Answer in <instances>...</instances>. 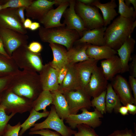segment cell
<instances>
[{
  "instance_id": "41",
  "label": "cell",
  "mask_w": 136,
  "mask_h": 136,
  "mask_svg": "<svg viewBox=\"0 0 136 136\" xmlns=\"http://www.w3.org/2000/svg\"><path fill=\"white\" fill-rule=\"evenodd\" d=\"M67 65L62 68L58 71V81L59 85L62 83L67 73Z\"/></svg>"
},
{
  "instance_id": "4",
  "label": "cell",
  "mask_w": 136,
  "mask_h": 136,
  "mask_svg": "<svg viewBox=\"0 0 136 136\" xmlns=\"http://www.w3.org/2000/svg\"><path fill=\"white\" fill-rule=\"evenodd\" d=\"M75 10L81 19L86 30L104 26L103 17L97 7L85 5L77 0Z\"/></svg>"
},
{
  "instance_id": "39",
  "label": "cell",
  "mask_w": 136,
  "mask_h": 136,
  "mask_svg": "<svg viewBox=\"0 0 136 136\" xmlns=\"http://www.w3.org/2000/svg\"><path fill=\"white\" fill-rule=\"evenodd\" d=\"M27 48L31 52L37 54L40 52L42 51L43 48L41 43L36 41H33L31 43L27 46Z\"/></svg>"
},
{
  "instance_id": "9",
  "label": "cell",
  "mask_w": 136,
  "mask_h": 136,
  "mask_svg": "<svg viewBox=\"0 0 136 136\" xmlns=\"http://www.w3.org/2000/svg\"><path fill=\"white\" fill-rule=\"evenodd\" d=\"M64 0H33L30 5L25 8V15L27 18L37 20L40 22L48 12L53 8L54 5L58 6Z\"/></svg>"
},
{
  "instance_id": "13",
  "label": "cell",
  "mask_w": 136,
  "mask_h": 136,
  "mask_svg": "<svg viewBox=\"0 0 136 136\" xmlns=\"http://www.w3.org/2000/svg\"><path fill=\"white\" fill-rule=\"evenodd\" d=\"M75 2V0H69V7L65 10L63 15L64 19L63 23L67 28L76 31L81 38L86 30L81 19L76 12Z\"/></svg>"
},
{
  "instance_id": "23",
  "label": "cell",
  "mask_w": 136,
  "mask_h": 136,
  "mask_svg": "<svg viewBox=\"0 0 136 136\" xmlns=\"http://www.w3.org/2000/svg\"><path fill=\"white\" fill-rule=\"evenodd\" d=\"M42 90L41 86L35 87L27 83H22L14 86L11 91L20 97L33 102Z\"/></svg>"
},
{
  "instance_id": "2",
  "label": "cell",
  "mask_w": 136,
  "mask_h": 136,
  "mask_svg": "<svg viewBox=\"0 0 136 136\" xmlns=\"http://www.w3.org/2000/svg\"><path fill=\"white\" fill-rule=\"evenodd\" d=\"M39 29L38 35L42 41L64 46L67 51L80 38L76 31L69 29L65 26L49 28L41 26Z\"/></svg>"
},
{
  "instance_id": "50",
  "label": "cell",
  "mask_w": 136,
  "mask_h": 136,
  "mask_svg": "<svg viewBox=\"0 0 136 136\" xmlns=\"http://www.w3.org/2000/svg\"><path fill=\"white\" fill-rule=\"evenodd\" d=\"M32 22L29 18H27L25 20L23 23L24 27L26 28H29Z\"/></svg>"
},
{
  "instance_id": "12",
  "label": "cell",
  "mask_w": 136,
  "mask_h": 136,
  "mask_svg": "<svg viewBox=\"0 0 136 136\" xmlns=\"http://www.w3.org/2000/svg\"><path fill=\"white\" fill-rule=\"evenodd\" d=\"M113 88L124 106L128 104L136 105L131 89L126 79L120 75H116L111 80Z\"/></svg>"
},
{
  "instance_id": "11",
  "label": "cell",
  "mask_w": 136,
  "mask_h": 136,
  "mask_svg": "<svg viewBox=\"0 0 136 136\" xmlns=\"http://www.w3.org/2000/svg\"><path fill=\"white\" fill-rule=\"evenodd\" d=\"M108 83L101 68L97 65L94 69L89 81L84 89L91 97L93 98L106 90Z\"/></svg>"
},
{
  "instance_id": "1",
  "label": "cell",
  "mask_w": 136,
  "mask_h": 136,
  "mask_svg": "<svg viewBox=\"0 0 136 136\" xmlns=\"http://www.w3.org/2000/svg\"><path fill=\"white\" fill-rule=\"evenodd\" d=\"M134 20L120 16L115 19L105 32L106 45L116 50L119 49L128 38L131 37V29Z\"/></svg>"
},
{
  "instance_id": "6",
  "label": "cell",
  "mask_w": 136,
  "mask_h": 136,
  "mask_svg": "<svg viewBox=\"0 0 136 136\" xmlns=\"http://www.w3.org/2000/svg\"><path fill=\"white\" fill-rule=\"evenodd\" d=\"M67 103L70 114H77L80 110L83 109L87 110L91 107V97L84 89H79L65 91L62 93Z\"/></svg>"
},
{
  "instance_id": "38",
  "label": "cell",
  "mask_w": 136,
  "mask_h": 136,
  "mask_svg": "<svg viewBox=\"0 0 136 136\" xmlns=\"http://www.w3.org/2000/svg\"><path fill=\"white\" fill-rule=\"evenodd\" d=\"M29 134L30 135L39 134L42 136H61L57 132L52 131L48 129L30 131Z\"/></svg>"
},
{
  "instance_id": "21",
  "label": "cell",
  "mask_w": 136,
  "mask_h": 136,
  "mask_svg": "<svg viewBox=\"0 0 136 136\" xmlns=\"http://www.w3.org/2000/svg\"><path fill=\"white\" fill-rule=\"evenodd\" d=\"M52 50L53 59L49 64L53 67L59 71L69 64L67 51L61 45L54 43L49 44Z\"/></svg>"
},
{
  "instance_id": "52",
  "label": "cell",
  "mask_w": 136,
  "mask_h": 136,
  "mask_svg": "<svg viewBox=\"0 0 136 136\" xmlns=\"http://www.w3.org/2000/svg\"><path fill=\"white\" fill-rule=\"evenodd\" d=\"M113 136H132V135L130 133L127 132L124 133H118L114 134Z\"/></svg>"
},
{
  "instance_id": "19",
  "label": "cell",
  "mask_w": 136,
  "mask_h": 136,
  "mask_svg": "<svg viewBox=\"0 0 136 136\" xmlns=\"http://www.w3.org/2000/svg\"><path fill=\"white\" fill-rule=\"evenodd\" d=\"M67 71L58 90L61 93L82 88L77 71L74 65H67Z\"/></svg>"
},
{
  "instance_id": "16",
  "label": "cell",
  "mask_w": 136,
  "mask_h": 136,
  "mask_svg": "<svg viewBox=\"0 0 136 136\" xmlns=\"http://www.w3.org/2000/svg\"><path fill=\"white\" fill-rule=\"evenodd\" d=\"M98 61L93 59L76 63L74 65L78 76L81 87L84 89L89 82L93 71Z\"/></svg>"
},
{
  "instance_id": "24",
  "label": "cell",
  "mask_w": 136,
  "mask_h": 136,
  "mask_svg": "<svg viewBox=\"0 0 136 136\" xmlns=\"http://www.w3.org/2000/svg\"><path fill=\"white\" fill-rule=\"evenodd\" d=\"M90 6L97 7L101 11L104 27L110 24L111 21L118 14L115 10L117 5L115 0H111L110 2L104 4L100 3L99 0H95Z\"/></svg>"
},
{
  "instance_id": "45",
  "label": "cell",
  "mask_w": 136,
  "mask_h": 136,
  "mask_svg": "<svg viewBox=\"0 0 136 136\" xmlns=\"http://www.w3.org/2000/svg\"><path fill=\"white\" fill-rule=\"evenodd\" d=\"M0 54L2 55L7 58L10 59V57L5 51L3 42L0 38Z\"/></svg>"
},
{
  "instance_id": "31",
  "label": "cell",
  "mask_w": 136,
  "mask_h": 136,
  "mask_svg": "<svg viewBox=\"0 0 136 136\" xmlns=\"http://www.w3.org/2000/svg\"><path fill=\"white\" fill-rule=\"evenodd\" d=\"M118 2V13L120 16L126 19L135 20L136 14L134 13L133 8L126 5L124 0H119Z\"/></svg>"
},
{
  "instance_id": "43",
  "label": "cell",
  "mask_w": 136,
  "mask_h": 136,
  "mask_svg": "<svg viewBox=\"0 0 136 136\" xmlns=\"http://www.w3.org/2000/svg\"><path fill=\"white\" fill-rule=\"evenodd\" d=\"M8 81L6 77L0 78V99L3 92L8 88Z\"/></svg>"
},
{
  "instance_id": "40",
  "label": "cell",
  "mask_w": 136,
  "mask_h": 136,
  "mask_svg": "<svg viewBox=\"0 0 136 136\" xmlns=\"http://www.w3.org/2000/svg\"><path fill=\"white\" fill-rule=\"evenodd\" d=\"M129 83L133 93V97L136 104V79L132 76H129L128 78Z\"/></svg>"
},
{
  "instance_id": "30",
  "label": "cell",
  "mask_w": 136,
  "mask_h": 136,
  "mask_svg": "<svg viewBox=\"0 0 136 136\" xmlns=\"http://www.w3.org/2000/svg\"><path fill=\"white\" fill-rule=\"evenodd\" d=\"M49 111L39 112L32 109L30 112V114L27 119L21 125V129L20 131L19 136H21L31 127L33 126L37 120L43 117H47Z\"/></svg>"
},
{
  "instance_id": "42",
  "label": "cell",
  "mask_w": 136,
  "mask_h": 136,
  "mask_svg": "<svg viewBox=\"0 0 136 136\" xmlns=\"http://www.w3.org/2000/svg\"><path fill=\"white\" fill-rule=\"evenodd\" d=\"M132 61L129 65V71H130L131 76L136 78V56L134 55L132 58Z\"/></svg>"
},
{
  "instance_id": "49",
  "label": "cell",
  "mask_w": 136,
  "mask_h": 136,
  "mask_svg": "<svg viewBox=\"0 0 136 136\" xmlns=\"http://www.w3.org/2000/svg\"><path fill=\"white\" fill-rule=\"evenodd\" d=\"M41 27L39 23L37 22H32L29 28L32 31H34L39 29Z\"/></svg>"
},
{
  "instance_id": "35",
  "label": "cell",
  "mask_w": 136,
  "mask_h": 136,
  "mask_svg": "<svg viewBox=\"0 0 136 136\" xmlns=\"http://www.w3.org/2000/svg\"><path fill=\"white\" fill-rule=\"evenodd\" d=\"M76 127L78 131L74 134V136H97L92 128L88 125L80 124Z\"/></svg>"
},
{
  "instance_id": "34",
  "label": "cell",
  "mask_w": 136,
  "mask_h": 136,
  "mask_svg": "<svg viewBox=\"0 0 136 136\" xmlns=\"http://www.w3.org/2000/svg\"><path fill=\"white\" fill-rule=\"evenodd\" d=\"M15 114L14 113H11L10 115H7L4 108L0 105V136H3L8 122Z\"/></svg>"
},
{
  "instance_id": "26",
  "label": "cell",
  "mask_w": 136,
  "mask_h": 136,
  "mask_svg": "<svg viewBox=\"0 0 136 136\" xmlns=\"http://www.w3.org/2000/svg\"><path fill=\"white\" fill-rule=\"evenodd\" d=\"M51 92L53 97L52 104L54 106L58 115L61 119L65 120L70 113L68 105L64 96L58 90Z\"/></svg>"
},
{
  "instance_id": "28",
  "label": "cell",
  "mask_w": 136,
  "mask_h": 136,
  "mask_svg": "<svg viewBox=\"0 0 136 136\" xmlns=\"http://www.w3.org/2000/svg\"><path fill=\"white\" fill-rule=\"evenodd\" d=\"M105 103L106 112L111 113L113 111L118 113L122 106L121 102L114 91L111 83H108L106 89Z\"/></svg>"
},
{
  "instance_id": "3",
  "label": "cell",
  "mask_w": 136,
  "mask_h": 136,
  "mask_svg": "<svg viewBox=\"0 0 136 136\" xmlns=\"http://www.w3.org/2000/svg\"><path fill=\"white\" fill-rule=\"evenodd\" d=\"M33 102L17 95L7 88L2 94L0 105L4 108L6 114H22L31 111Z\"/></svg>"
},
{
  "instance_id": "36",
  "label": "cell",
  "mask_w": 136,
  "mask_h": 136,
  "mask_svg": "<svg viewBox=\"0 0 136 136\" xmlns=\"http://www.w3.org/2000/svg\"><path fill=\"white\" fill-rule=\"evenodd\" d=\"M7 58L0 54V78L4 77L12 70L11 66L8 63Z\"/></svg>"
},
{
  "instance_id": "14",
  "label": "cell",
  "mask_w": 136,
  "mask_h": 136,
  "mask_svg": "<svg viewBox=\"0 0 136 136\" xmlns=\"http://www.w3.org/2000/svg\"><path fill=\"white\" fill-rule=\"evenodd\" d=\"M69 5V0H64L56 8L49 10L39 22L47 28L65 26L61 23L60 20Z\"/></svg>"
},
{
  "instance_id": "20",
  "label": "cell",
  "mask_w": 136,
  "mask_h": 136,
  "mask_svg": "<svg viewBox=\"0 0 136 136\" xmlns=\"http://www.w3.org/2000/svg\"><path fill=\"white\" fill-rule=\"evenodd\" d=\"M135 43L134 39L128 38L116 50L122 63L121 73L129 71V62L132 59L131 55L133 51Z\"/></svg>"
},
{
  "instance_id": "51",
  "label": "cell",
  "mask_w": 136,
  "mask_h": 136,
  "mask_svg": "<svg viewBox=\"0 0 136 136\" xmlns=\"http://www.w3.org/2000/svg\"><path fill=\"white\" fill-rule=\"evenodd\" d=\"M78 1L85 5H91L95 0H78Z\"/></svg>"
},
{
  "instance_id": "5",
  "label": "cell",
  "mask_w": 136,
  "mask_h": 136,
  "mask_svg": "<svg viewBox=\"0 0 136 136\" xmlns=\"http://www.w3.org/2000/svg\"><path fill=\"white\" fill-rule=\"evenodd\" d=\"M50 108V111L46 119L41 123L35 124L33 127L30 129V131L48 129L55 130L62 136H72L74 135L77 131L64 124V120L58 115L54 106L52 105Z\"/></svg>"
},
{
  "instance_id": "48",
  "label": "cell",
  "mask_w": 136,
  "mask_h": 136,
  "mask_svg": "<svg viewBox=\"0 0 136 136\" xmlns=\"http://www.w3.org/2000/svg\"><path fill=\"white\" fill-rule=\"evenodd\" d=\"M128 112L127 108L126 106H122L118 110V113L124 116L127 115Z\"/></svg>"
},
{
  "instance_id": "17",
  "label": "cell",
  "mask_w": 136,
  "mask_h": 136,
  "mask_svg": "<svg viewBox=\"0 0 136 136\" xmlns=\"http://www.w3.org/2000/svg\"><path fill=\"white\" fill-rule=\"evenodd\" d=\"M100 65L103 74L108 80H112L119 73H121L122 65L119 57L116 55L101 61Z\"/></svg>"
},
{
  "instance_id": "46",
  "label": "cell",
  "mask_w": 136,
  "mask_h": 136,
  "mask_svg": "<svg viewBox=\"0 0 136 136\" xmlns=\"http://www.w3.org/2000/svg\"><path fill=\"white\" fill-rule=\"evenodd\" d=\"M128 109V112L133 115H134L136 113V106L133 104L128 103L126 106Z\"/></svg>"
},
{
  "instance_id": "32",
  "label": "cell",
  "mask_w": 136,
  "mask_h": 136,
  "mask_svg": "<svg viewBox=\"0 0 136 136\" xmlns=\"http://www.w3.org/2000/svg\"><path fill=\"white\" fill-rule=\"evenodd\" d=\"M106 92V90L98 96L93 97L91 101V107H95L103 115L106 113L105 100Z\"/></svg>"
},
{
  "instance_id": "44",
  "label": "cell",
  "mask_w": 136,
  "mask_h": 136,
  "mask_svg": "<svg viewBox=\"0 0 136 136\" xmlns=\"http://www.w3.org/2000/svg\"><path fill=\"white\" fill-rule=\"evenodd\" d=\"M25 8L24 7H21L17 9V14L23 24L25 20L24 11Z\"/></svg>"
},
{
  "instance_id": "27",
  "label": "cell",
  "mask_w": 136,
  "mask_h": 136,
  "mask_svg": "<svg viewBox=\"0 0 136 136\" xmlns=\"http://www.w3.org/2000/svg\"><path fill=\"white\" fill-rule=\"evenodd\" d=\"M13 54L26 59L37 71H41L42 69L43 66L40 55L30 51L27 45L19 47L13 52Z\"/></svg>"
},
{
  "instance_id": "22",
  "label": "cell",
  "mask_w": 136,
  "mask_h": 136,
  "mask_svg": "<svg viewBox=\"0 0 136 136\" xmlns=\"http://www.w3.org/2000/svg\"><path fill=\"white\" fill-rule=\"evenodd\" d=\"M86 54L89 58L99 61L109 58L117 54V52L106 45L96 46L88 44Z\"/></svg>"
},
{
  "instance_id": "8",
  "label": "cell",
  "mask_w": 136,
  "mask_h": 136,
  "mask_svg": "<svg viewBox=\"0 0 136 136\" xmlns=\"http://www.w3.org/2000/svg\"><path fill=\"white\" fill-rule=\"evenodd\" d=\"M0 38L4 48L10 57L21 46L27 45L28 37L15 30L0 27Z\"/></svg>"
},
{
  "instance_id": "54",
  "label": "cell",
  "mask_w": 136,
  "mask_h": 136,
  "mask_svg": "<svg viewBox=\"0 0 136 136\" xmlns=\"http://www.w3.org/2000/svg\"><path fill=\"white\" fill-rule=\"evenodd\" d=\"M2 5H0V11L2 10Z\"/></svg>"
},
{
  "instance_id": "55",
  "label": "cell",
  "mask_w": 136,
  "mask_h": 136,
  "mask_svg": "<svg viewBox=\"0 0 136 136\" xmlns=\"http://www.w3.org/2000/svg\"></svg>"
},
{
  "instance_id": "33",
  "label": "cell",
  "mask_w": 136,
  "mask_h": 136,
  "mask_svg": "<svg viewBox=\"0 0 136 136\" xmlns=\"http://www.w3.org/2000/svg\"><path fill=\"white\" fill-rule=\"evenodd\" d=\"M33 0H6L5 3L2 5V9L8 8H17L21 7H28Z\"/></svg>"
},
{
  "instance_id": "10",
  "label": "cell",
  "mask_w": 136,
  "mask_h": 136,
  "mask_svg": "<svg viewBox=\"0 0 136 136\" xmlns=\"http://www.w3.org/2000/svg\"><path fill=\"white\" fill-rule=\"evenodd\" d=\"M17 9L8 8L0 11V27L26 34L27 31L18 15Z\"/></svg>"
},
{
  "instance_id": "25",
  "label": "cell",
  "mask_w": 136,
  "mask_h": 136,
  "mask_svg": "<svg viewBox=\"0 0 136 136\" xmlns=\"http://www.w3.org/2000/svg\"><path fill=\"white\" fill-rule=\"evenodd\" d=\"M73 46L67 51L69 64H75L89 59L86 54L88 45L87 43H74Z\"/></svg>"
},
{
  "instance_id": "7",
  "label": "cell",
  "mask_w": 136,
  "mask_h": 136,
  "mask_svg": "<svg viewBox=\"0 0 136 136\" xmlns=\"http://www.w3.org/2000/svg\"><path fill=\"white\" fill-rule=\"evenodd\" d=\"M81 113L70 114L65 119V122L69 124L71 128H75L80 124L87 125L95 128L100 126L102 123L100 118H103V115L96 109L92 112H90L85 109L81 110Z\"/></svg>"
},
{
  "instance_id": "53",
  "label": "cell",
  "mask_w": 136,
  "mask_h": 136,
  "mask_svg": "<svg viewBox=\"0 0 136 136\" xmlns=\"http://www.w3.org/2000/svg\"><path fill=\"white\" fill-rule=\"evenodd\" d=\"M136 26V21L135 20L133 22L130 31V34L131 35L132 34L133 32L134 28Z\"/></svg>"
},
{
  "instance_id": "15",
  "label": "cell",
  "mask_w": 136,
  "mask_h": 136,
  "mask_svg": "<svg viewBox=\"0 0 136 136\" xmlns=\"http://www.w3.org/2000/svg\"><path fill=\"white\" fill-rule=\"evenodd\" d=\"M41 71L40 81L42 90L51 92L58 90V71L48 63L43 66Z\"/></svg>"
},
{
  "instance_id": "37",
  "label": "cell",
  "mask_w": 136,
  "mask_h": 136,
  "mask_svg": "<svg viewBox=\"0 0 136 136\" xmlns=\"http://www.w3.org/2000/svg\"><path fill=\"white\" fill-rule=\"evenodd\" d=\"M21 125L20 122L14 126L8 124L2 136H19Z\"/></svg>"
},
{
  "instance_id": "47",
  "label": "cell",
  "mask_w": 136,
  "mask_h": 136,
  "mask_svg": "<svg viewBox=\"0 0 136 136\" xmlns=\"http://www.w3.org/2000/svg\"><path fill=\"white\" fill-rule=\"evenodd\" d=\"M125 3L126 5L130 6V4H132L133 6L135 13L136 14V0H124Z\"/></svg>"
},
{
  "instance_id": "18",
  "label": "cell",
  "mask_w": 136,
  "mask_h": 136,
  "mask_svg": "<svg viewBox=\"0 0 136 136\" xmlns=\"http://www.w3.org/2000/svg\"><path fill=\"white\" fill-rule=\"evenodd\" d=\"M107 27H103L85 30L82 36L75 43H87L96 46L106 45L104 32Z\"/></svg>"
},
{
  "instance_id": "29",
  "label": "cell",
  "mask_w": 136,
  "mask_h": 136,
  "mask_svg": "<svg viewBox=\"0 0 136 136\" xmlns=\"http://www.w3.org/2000/svg\"><path fill=\"white\" fill-rule=\"evenodd\" d=\"M53 97L51 92L48 90H43L37 99L33 101L32 109L38 111L43 110V112L47 111V107L52 104Z\"/></svg>"
}]
</instances>
